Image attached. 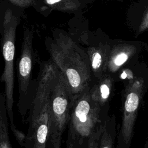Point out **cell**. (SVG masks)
<instances>
[{
	"label": "cell",
	"instance_id": "6da1fadb",
	"mask_svg": "<svg viewBox=\"0 0 148 148\" xmlns=\"http://www.w3.org/2000/svg\"><path fill=\"white\" fill-rule=\"evenodd\" d=\"M50 60L65 78L75 98L87 88L89 79L88 57L67 32L57 29L45 38Z\"/></svg>",
	"mask_w": 148,
	"mask_h": 148
},
{
	"label": "cell",
	"instance_id": "7a4b0ae2",
	"mask_svg": "<svg viewBox=\"0 0 148 148\" xmlns=\"http://www.w3.org/2000/svg\"><path fill=\"white\" fill-rule=\"evenodd\" d=\"M23 9L11 4L9 1L0 2V35L2 52L4 61L3 71L0 78L5 84V95L10 127L14 137L21 131L14 124L13 114L14 93V60L16 30L19 24Z\"/></svg>",
	"mask_w": 148,
	"mask_h": 148
},
{
	"label": "cell",
	"instance_id": "3957f363",
	"mask_svg": "<svg viewBox=\"0 0 148 148\" xmlns=\"http://www.w3.org/2000/svg\"><path fill=\"white\" fill-rule=\"evenodd\" d=\"M75 99L65 78L56 66L51 87V119L47 148H62L64 133Z\"/></svg>",
	"mask_w": 148,
	"mask_h": 148
},
{
	"label": "cell",
	"instance_id": "277c9868",
	"mask_svg": "<svg viewBox=\"0 0 148 148\" xmlns=\"http://www.w3.org/2000/svg\"><path fill=\"white\" fill-rule=\"evenodd\" d=\"M96 109L87 88L77 96L71 110L65 148H87L88 139L97 129Z\"/></svg>",
	"mask_w": 148,
	"mask_h": 148
},
{
	"label": "cell",
	"instance_id": "5b68a950",
	"mask_svg": "<svg viewBox=\"0 0 148 148\" xmlns=\"http://www.w3.org/2000/svg\"><path fill=\"white\" fill-rule=\"evenodd\" d=\"M34 31L32 28H24L21 54L17 66L18 86V101L17 108L24 120L29 110L31 101L36 85V79L32 80V70L34 53L32 46Z\"/></svg>",
	"mask_w": 148,
	"mask_h": 148
},
{
	"label": "cell",
	"instance_id": "8992f818",
	"mask_svg": "<svg viewBox=\"0 0 148 148\" xmlns=\"http://www.w3.org/2000/svg\"><path fill=\"white\" fill-rule=\"evenodd\" d=\"M4 92L0 91V148H13L9 132V119Z\"/></svg>",
	"mask_w": 148,
	"mask_h": 148
},
{
	"label": "cell",
	"instance_id": "52a82bcc",
	"mask_svg": "<svg viewBox=\"0 0 148 148\" xmlns=\"http://www.w3.org/2000/svg\"><path fill=\"white\" fill-rule=\"evenodd\" d=\"M42 2L49 9L69 13H74L80 8L81 4V2L77 0H45Z\"/></svg>",
	"mask_w": 148,
	"mask_h": 148
},
{
	"label": "cell",
	"instance_id": "ba28073f",
	"mask_svg": "<svg viewBox=\"0 0 148 148\" xmlns=\"http://www.w3.org/2000/svg\"><path fill=\"white\" fill-rule=\"evenodd\" d=\"M139 103L138 96L134 92L128 95L125 103V110L128 112H134L138 108Z\"/></svg>",
	"mask_w": 148,
	"mask_h": 148
},
{
	"label": "cell",
	"instance_id": "9c48e42d",
	"mask_svg": "<svg viewBox=\"0 0 148 148\" xmlns=\"http://www.w3.org/2000/svg\"><path fill=\"white\" fill-rule=\"evenodd\" d=\"M102 133V128H97L88 139L87 148H99L100 138Z\"/></svg>",
	"mask_w": 148,
	"mask_h": 148
},
{
	"label": "cell",
	"instance_id": "30bf717a",
	"mask_svg": "<svg viewBox=\"0 0 148 148\" xmlns=\"http://www.w3.org/2000/svg\"><path fill=\"white\" fill-rule=\"evenodd\" d=\"M90 61L92 69L95 71H98L102 64L101 54L97 50H92L90 54Z\"/></svg>",
	"mask_w": 148,
	"mask_h": 148
},
{
	"label": "cell",
	"instance_id": "8fae6325",
	"mask_svg": "<svg viewBox=\"0 0 148 148\" xmlns=\"http://www.w3.org/2000/svg\"><path fill=\"white\" fill-rule=\"evenodd\" d=\"M113 146L112 137L106 131L103 132L100 138L99 148H113Z\"/></svg>",
	"mask_w": 148,
	"mask_h": 148
},
{
	"label": "cell",
	"instance_id": "7c38bea8",
	"mask_svg": "<svg viewBox=\"0 0 148 148\" xmlns=\"http://www.w3.org/2000/svg\"><path fill=\"white\" fill-rule=\"evenodd\" d=\"M9 2L13 5L24 9L30 6H34L36 1L33 0H8Z\"/></svg>",
	"mask_w": 148,
	"mask_h": 148
},
{
	"label": "cell",
	"instance_id": "4fadbf2b",
	"mask_svg": "<svg viewBox=\"0 0 148 148\" xmlns=\"http://www.w3.org/2000/svg\"><path fill=\"white\" fill-rule=\"evenodd\" d=\"M127 58L128 56L125 54L121 53L116 57L114 60V63L117 65H121L127 61Z\"/></svg>",
	"mask_w": 148,
	"mask_h": 148
},
{
	"label": "cell",
	"instance_id": "5bb4252c",
	"mask_svg": "<svg viewBox=\"0 0 148 148\" xmlns=\"http://www.w3.org/2000/svg\"><path fill=\"white\" fill-rule=\"evenodd\" d=\"M101 96L103 99H106L109 95V89L106 84H102L100 87Z\"/></svg>",
	"mask_w": 148,
	"mask_h": 148
},
{
	"label": "cell",
	"instance_id": "9a60e30c",
	"mask_svg": "<svg viewBox=\"0 0 148 148\" xmlns=\"http://www.w3.org/2000/svg\"><path fill=\"white\" fill-rule=\"evenodd\" d=\"M125 76H126V75H125V73H123L122 74V76H121V77H122V78H123V79H124L125 77Z\"/></svg>",
	"mask_w": 148,
	"mask_h": 148
}]
</instances>
